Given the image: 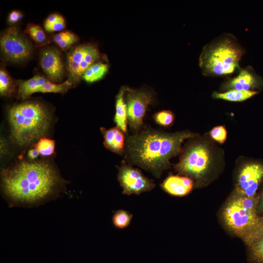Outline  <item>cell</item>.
Segmentation results:
<instances>
[{"instance_id":"7a4b0ae2","label":"cell","mask_w":263,"mask_h":263,"mask_svg":"<svg viewBox=\"0 0 263 263\" xmlns=\"http://www.w3.org/2000/svg\"><path fill=\"white\" fill-rule=\"evenodd\" d=\"M196 134L189 131L169 133L147 128L129 136L125 143L126 159L159 178L169 168V160L178 154L182 143Z\"/></svg>"},{"instance_id":"9c48e42d","label":"cell","mask_w":263,"mask_h":263,"mask_svg":"<svg viewBox=\"0 0 263 263\" xmlns=\"http://www.w3.org/2000/svg\"><path fill=\"white\" fill-rule=\"evenodd\" d=\"M117 179L124 194L139 195L149 191L155 187L153 181L146 177L136 168L124 161L118 169Z\"/></svg>"},{"instance_id":"5b68a950","label":"cell","mask_w":263,"mask_h":263,"mask_svg":"<svg viewBox=\"0 0 263 263\" xmlns=\"http://www.w3.org/2000/svg\"><path fill=\"white\" fill-rule=\"evenodd\" d=\"M258 199L237 193L225 206L223 219L227 227L245 244L263 228V217L257 212Z\"/></svg>"},{"instance_id":"4fadbf2b","label":"cell","mask_w":263,"mask_h":263,"mask_svg":"<svg viewBox=\"0 0 263 263\" xmlns=\"http://www.w3.org/2000/svg\"><path fill=\"white\" fill-rule=\"evenodd\" d=\"M193 186L192 180L186 176L170 175L161 184L162 188L168 193L176 196L188 194Z\"/></svg>"},{"instance_id":"ba28073f","label":"cell","mask_w":263,"mask_h":263,"mask_svg":"<svg viewBox=\"0 0 263 263\" xmlns=\"http://www.w3.org/2000/svg\"><path fill=\"white\" fill-rule=\"evenodd\" d=\"M124 97L127 109L128 124L136 133L142 126L147 109L153 100L152 95L147 90L127 88Z\"/></svg>"},{"instance_id":"603a6c76","label":"cell","mask_w":263,"mask_h":263,"mask_svg":"<svg viewBox=\"0 0 263 263\" xmlns=\"http://www.w3.org/2000/svg\"><path fill=\"white\" fill-rule=\"evenodd\" d=\"M72 83L68 80L60 84H56L47 80L37 91L41 93H65L71 87Z\"/></svg>"},{"instance_id":"4dcf8cb0","label":"cell","mask_w":263,"mask_h":263,"mask_svg":"<svg viewBox=\"0 0 263 263\" xmlns=\"http://www.w3.org/2000/svg\"><path fill=\"white\" fill-rule=\"evenodd\" d=\"M60 16V15L57 14H53L50 15L45 21L44 24V28H46L52 25L57 20H58Z\"/></svg>"},{"instance_id":"9a60e30c","label":"cell","mask_w":263,"mask_h":263,"mask_svg":"<svg viewBox=\"0 0 263 263\" xmlns=\"http://www.w3.org/2000/svg\"><path fill=\"white\" fill-rule=\"evenodd\" d=\"M259 80L257 75L249 68L241 70L237 76L228 81L225 85V89L239 91H251L258 85Z\"/></svg>"},{"instance_id":"8992f818","label":"cell","mask_w":263,"mask_h":263,"mask_svg":"<svg viewBox=\"0 0 263 263\" xmlns=\"http://www.w3.org/2000/svg\"><path fill=\"white\" fill-rule=\"evenodd\" d=\"M212 162L208 147L204 144L196 143L185 148L174 168L181 174L199 180L208 173Z\"/></svg>"},{"instance_id":"277c9868","label":"cell","mask_w":263,"mask_h":263,"mask_svg":"<svg viewBox=\"0 0 263 263\" xmlns=\"http://www.w3.org/2000/svg\"><path fill=\"white\" fill-rule=\"evenodd\" d=\"M243 54L241 46L235 38L225 35L203 48L199 64L204 75H226L232 73L238 67Z\"/></svg>"},{"instance_id":"f546056e","label":"cell","mask_w":263,"mask_h":263,"mask_svg":"<svg viewBox=\"0 0 263 263\" xmlns=\"http://www.w3.org/2000/svg\"><path fill=\"white\" fill-rule=\"evenodd\" d=\"M74 34L69 31L60 32L56 34L54 37V41L57 44L58 42L68 38Z\"/></svg>"},{"instance_id":"cb8c5ba5","label":"cell","mask_w":263,"mask_h":263,"mask_svg":"<svg viewBox=\"0 0 263 263\" xmlns=\"http://www.w3.org/2000/svg\"><path fill=\"white\" fill-rule=\"evenodd\" d=\"M132 217V215L128 211L119 209L114 213L113 222L115 227L123 229L130 225Z\"/></svg>"},{"instance_id":"52a82bcc","label":"cell","mask_w":263,"mask_h":263,"mask_svg":"<svg viewBox=\"0 0 263 263\" xmlns=\"http://www.w3.org/2000/svg\"><path fill=\"white\" fill-rule=\"evenodd\" d=\"M0 49L7 61L18 62L26 60L32 53L31 43L15 27L7 29L1 35Z\"/></svg>"},{"instance_id":"7c38bea8","label":"cell","mask_w":263,"mask_h":263,"mask_svg":"<svg viewBox=\"0 0 263 263\" xmlns=\"http://www.w3.org/2000/svg\"><path fill=\"white\" fill-rule=\"evenodd\" d=\"M40 65L50 80L60 81L63 76L64 67L58 51L55 48L43 50L40 55Z\"/></svg>"},{"instance_id":"6da1fadb","label":"cell","mask_w":263,"mask_h":263,"mask_svg":"<svg viewBox=\"0 0 263 263\" xmlns=\"http://www.w3.org/2000/svg\"><path fill=\"white\" fill-rule=\"evenodd\" d=\"M60 182L55 168L42 161H21L1 172V186L5 196L13 202L24 205L48 198Z\"/></svg>"},{"instance_id":"484cf974","label":"cell","mask_w":263,"mask_h":263,"mask_svg":"<svg viewBox=\"0 0 263 263\" xmlns=\"http://www.w3.org/2000/svg\"><path fill=\"white\" fill-rule=\"evenodd\" d=\"M154 119L158 124L168 127L173 123L174 115L170 111H162L157 112L154 115Z\"/></svg>"},{"instance_id":"5bb4252c","label":"cell","mask_w":263,"mask_h":263,"mask_svg":"<svg viewBox=\"0 0 263 263\" xmlns=\"http://www.w3.org/2000/svg\"><path fill=\"white\" fill-rule=\"evenodd\" d=\"M103 135L104 146L111 151L122 155L125 151V141L124 132L117 127L109 130L101 128Z\"/></svg>"},{"instance_id":"d6986e66","label":"cell","mask_w":263,"mask_h":263,"mask_svg":"<svg viewBox=\"0 0 263 263\" xmlns=\"http://www.w3.org/2000/svg\"><path fill=\"white\" fill-rule=\"evenodd\" d=\"M257 94L254 91H239L231 89L224 93L214 92L212 96L218 99L234 102L245 100Z\"/></svg>"},{"instance_id":"44dd1931","label":"cell","mask_w":263,"mask_h":263,"mask_svg":"<svg viewBox=\"0 0 263 263\" xmlns=\"http://www.w3.org/2000/svg\"><path fill=\"white\" fill-rule=\"evenodd\" d=\"M24 32L30 36L36 46H42L50 42L42 27L39 25L29 23L27 25Z\"/></svg>"},{"instance_id":"30bf717a","label":"cell","mask_w":263,"mask_h":263,"mask_svg":"<svg viewBox=\"0 0 263 263\" xmlns=\"http://www.w3.org/2000/svg\"><path fill=\"white\" fill-rule=\"evenodd\" d=\"M99 53L93 45H80L67 56V69L75 81H78L85 71L99 58Z\"/></svg>"},{"instance_id":"e0dca14e","label":"cell","mask_w":263,"mask_h":263,"mask_svg":"<svg viewBox=\"0 0 263 263\" xmlns=\"http://www.w3.org/2000/svg\"><path fill=\"white\" fill-rule=\"evenodd\" d=\"M47 80L43 76L37 75L28 80L20 81L18 85L19 97L21 99L29 98L33 94L37 93Z\"/></svg>"},{"instance_id":"1f68e13d","label":"cell","mask_w":263,"mask_h":263,"mask_svg":"<svg viewBox=\"0 0 263 263\" xmlns=\"http://www.w3.org/2000/svg\"><path fill=\"white\" fill-rule=\"evenodd\" d=\"M22 15L17 11H13L9 14L8 21L10 23H15L22 18Z\"/></svg>"},{"instance_id":"8fae6325","label":"cell","mask_w":263,"mask_h":263,"mask_svg":"<svg viewBox=\"0 0 263 263\" xmlns=\"http://www.w3.org/2000/svg\"><path fill=\"white\" fill-rule=\"evenodd\" d=\"M263 178L262 165L250 163L244 165L238 175L236 193L247 197H255Z\"/></svg>"},{"instance_id":"d4e9b609","label":"cell","mask_w":263,"mask_h":263,"mask_svg":"<svg viewBox=\"0 0 263 263\" xmlns=\"http://www.w3.org/2000/svg\"><path fill=\"white\" fill-rule=\"evenodd\" d=\"M55 141L45 137L40 138L34 148L37 149L40 155L43 156L52 155L54 152Z\"/></svg>"},{"instance_id":"2e32d148","label":"cell","mask_w":263,"mask_h":263,"mask_svg":"<svg viewBox=\"0 0 263 263\" xmlns=\"http://www.w3.org/2000/svg\"><path fill=\"white\" fill-rule=\"evenodd\" d=\"M126 88H122L116 97L115 113L114 122L119 129L124 133L127 131L128 115L126 104L125 101V94Z\"/></svg>"},{"instance_id":"d6a6232c","label":"cell","mask_w":263,"mask_h":263,"mask_svg":"<svg viewBox=\"0 0 263 263\" xmlns=\"http://www.w3.org/2000/svg\"><path fill=\"white\" fill-rule=\"evenodd\" d=\"M39 152L38 150L34 148L31 149H30L27 153L28 157L31 160H34L36 159L39 154Z\"/></svg>"},{"instance_id":"836d02e7","label":"cell","mask_w":263,"mask_h":263,"mask_svg":"<svg viewBox=\"0 0 263 263\" xmlns=\"http://www.w3.org/2000/svg\"><path fill=\"white\" fill-rule=\"evenodd\" d=\"M259 209H260V210L263 212V195L262 196L261 200L260 201V203L259 205Z\"/></svg>"},{"instance_id":"7402d4cb","label":"cell","mask_w":263,"mask_h":263,"mask_svg":"<svg viewBox=\"0 0 263 263\" xmlns=\"http://www.w3.org/2000/svg\"><path fill=\"white\" fill-rule=\"evenodd\" d=\"M15 85L7 72L0 70V94L1 96H11L15 90Z\"/></svg>"},{"instance_id":"f1b7e54d","label":"cell","mask_w":263,"mask_h":263,"mask_svg":"<svg viewBox=\"0 0 263 263\" xmlns=\"http://www.w3.org/2000/svg\"><path fill=\"white\" fill-rule=\"evenodd\" d=\"M77 37L74 34L70 38L58 42L57 44L63 50H66L68 49L72 45L77 42Z\"/></svg>"},{"instance_id":"83f0119b","label":"cell","mask_w":263,"mask_h":263,"mask_svg":"<svg viewBox=\"0 0 263 263\" xmlns=\"http://www.w3.org/2000/svg\"><path fill=\"white\" fill-rule=\"evenodd\" d=\"M65 26V20L61 16L58 20L45 29L48 32H52L61 31L64 28Z\"/></svg>"},{"instance_id":"4316f807","label":"cell","mask_w":263,"mask_h":263,"mask_svg":"<svg viewBox=\"0 0 263 263\" xmlns=\"http://www.w3.org/2000/svg\"><path fill=\"white\" fill-rule=\"evenodd\" d=\"M210 135L214 140L222 144L224 143L226 139L227 132L224 127L217 126L210 131Z\"/></svg>"},{"instance_id":"3957f363","label":"cell","mask_w":263,"mask_h":263,"mask_svg":"<svg viewBox=\"0 0 263 263\" xmlns=\"http://www.w3.org/2000/svg\"><path fill=\"white\" fill-rule=\"evenodd\" d=\"M11 137L21 147L31 145L44 137L51 122V115L43 104L26 101L11 106L7 113Z\"/></svg>"},{"instance_id":"ac0fdd59","label":"cell","mask_w":263,"mask_h":263,"mask_svg":"<svg viewBox=\"0 0 263 263\" xmlns=\"http://www.w3.org/2000/svg\"><path fill=\"white\" fill-rule=\"evenodd\" d=\"M254 263H263V228L246 243Z\"/></svg>"},{"instance_id":"ffe728a7","label":"cell","mask_w":263,"mask_h":263,"mask_svg":"<svg viewBox=\"0 0 263 263\" xmlns=\"http://www.w3.org/2000/svg\"><path fill=\"white\" fill-rule=\"evenodd\" d=\"M108 64L100 62L91 65L84 73L82 78L92 83L102 79L108 71Z\"/></svg>"}]
</instances>
